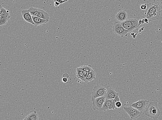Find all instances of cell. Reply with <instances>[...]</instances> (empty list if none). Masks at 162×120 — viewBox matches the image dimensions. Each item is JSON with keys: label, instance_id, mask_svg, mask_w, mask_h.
Listing matches in <instances>:
<instances>
[{"label": "cell", "instance_id": "d6986e66", "mask_svg": "<svg viewBox=\"0 0 162 120\" xmlns=\"http://www.w3.org/2000/svg\"><path fill=\"white\" fill-rule=\"evenodd\" d=\"M28 10L32 17H38L39 14L38 9L32 7L28 9Z\"/></svg>", "mask_w": 162, "mask_h": 120}, {"label": "cell", "instance_id": "4fadbf2b", "mask_svg": "<svg viewBox=\"0 0 162 120\" xmlns=\"http://www.w3.org/2000/svg\"><path fill=\"white\" fill-rule=\"evenodd\" d=\"M113 99H106L104 103L102 111H106L108 110H111L112 106Z\"/></svg>", "mask_w": 162, "mask_h": 120}, {"label": "cell", "instance_id": "603a6c76", "mask_svg": "<svg viewBox=\"0 0 162 120\" xmlns=\"http://www.w3.org/2000/svg\"><path fill=\"white\" fill-rule=\"evenodd\" d=\"M116 106L117 109L120 108L122 106V103L120 101L116 102Z\"/></svg>", "mask_w": 162, "mask_h": 120}, {"label": "cell", "instance_id": "44dd1931", "mask_svg": "<svg viewBox=\"0 0 162 120\" xmlns=\"http://www.w3.org/2000/svg\"><path fill=\"white\" fill-rule=\"evenodd\" d=\"M120 101L119 98V94L116 95L115 98L113 99L112 106L111 108V110L117 109L116 106V103L117 101Z\"/></svg>", "mask_w": 162, "mask_h": 120}, {"label": "cell", "instance_id": "9a60e30c", "mask_svg": "<svg viewBox=\"0 0 162 120\" xmlns=\"http://www.w3.org/2000/svg\"><path fill=\"white\" fill-rule=\"evenodd\" d=\"M0 15L2 16L3 17L6 18L10 19L11 18L9 15V10L5 9L1 5L0 7Z\"/></svg>", "mask_w": 162, "mask_h": 120}, {"label": "cell", "instance_id": "4316f807", "mask_svg": "<svg viewBox=\"0 0 162 120\" xmlns=\"http://www.w3.org/2000/svg\"><path fill=\"white\" fill-rule=\"evenodd\" d=\"M83 71L84 77H85V79H86V78L87 75H88L89 72H87V71H86L84 70H83Z\"/></svg>", "mask_w": 162, "mask_h": 120}, {"label": "cell", "instance_id": "ffe728a7", "mask_svg": "<svg viewBox=\"0 0 162 120\" xmlns=\"http://www.w3.org/2000/svg\"><path fill=\"white\" fill-rule=\"evenodd\" d=\"M78 68L79 69H81L83 70L87 71V72H91V71L93 70L92 68V66L91 65H84L81 66L80 67Z\"/></svg>", "mask_w": 162, "mask_h": 120}, {"label": "cell", "instance_id": "ac0fdd59", "mask_svg": "<svg viewBox=\"0 0 162 120\" xmlns=\"http://www.w3.org/2000/svg\"><path fill=\"white\" fill-rule=\"evenodd\" d=\"M76 74L78 79H80L83 82H85L86 79L84 77L83 71L82 70L77 68L76 70Z\"/></svg>", "mask_w": 162, "mask_h": 120}, {"label": "cell", "instance_id": "d4e9b609", "mask_svg": "<svg viewBox=\"0 0 162 120\" xmlns=\"http://www.w3.org/2000/svg\"><path fill=\"white\" fill-rule=\"evenodd\" d=\"M157 3L160 9H161V11H162V0H158Z\"/></svg>", "mask_w": 162, "mask_h": 120}, {"label": "cell", "instance_id": "6da1fadb", "mask_svg": "<svg viewBox=\"0 0 162 120\" xmlns=\"http://www.w3.org/2000/svg\"><path fill=\"white\" fill-rule=\"evenodd\" d=\"M147 7L145 10L144 17L151 20L159 19L161 10L157 3L151 2L147 4Z\"/></svg>", "mask_w": 162, "mask_h": 120}, {"label": "cell", "instance_id": "83f0119b", "mask_svg": "<svg viewBox=\"0 0 162 120\" xmlns=\"http://www.w3.org/2000/svg\"><path fill=\"white\" fill-rule=\"evenodd\" d=\"M60 4L61 3L57 1H56L54 3L55 6H56V7H58V6H59Z\"/></svg>", "mask_w": 162, "mask_h": 120}, {"label": "cell", "instance_id": "f1b7e54d", "mask_svg": "<svg viewBox=\"0 0 162 120\" xmlns=\"http://www.w3.org/2000/svg\"><path fill=\"white\" fill-rule=\"evenodd\" d=\"M68 1L69 0H58V1H59L61 4H62V3Z\"/></svg>", "mask_w": 162, "mask_h": 120}, {"label": "cell", "instance_id": "2e32d148", "mask_svg": "<svg viewBox=\"0 0 162 120\" xmlns=\"http://www.w3.org/2000/svg\"><path fill=\"white\" fill-rule=\"evenodd\" d=\"M95 77H96V74L95 70H93L91 72H89L85 82L87 83L92 82L94 79H95Z\"/></svg>", "mask_w": 162, "mask_h": 120}, {"label": "cell", "instance_id": "7a4b0ae2", "mask_svg": "<svg viewBox=\"0 0 162 120\" xmlns=\"http://www.w3.org/2000/svg\"><path fill=\"white\" fill-rule=\"evenodd\" d=\"M145 114L146 116L153 119H157L160 114L157 103L156 102H150L148 107L145 110Z\"/></svg>", "mask_w": 162, "mask_h": 120}, {"label": "cell", "instance_id": "9c48e42d", "mask_svg": "<svg viewBox=\"0 0 162 120\" xmlns=\"http://www.w3.org/2000/svg\"><path fill=\"white\" fill-rule=\"evenodd\" d=\"M128 14L126 10L121 9H119L116 15V20L119 22H122L127 20Z\"/></svg>", "mask_w": 162, "mask_h": 120}, {"label": "cell", "instance_id": "484cf974", "mask_svg": "<svg viewBox=\"0 0 162 120\" xmlns=\"http://www.w3.org/2000/svg\"><path fill=\"white\" fill-rule=\"evenodd\" d=\"M61 80H62V82L64 83H67L68 82V78H67L66 77H63L62 78V79H61Z\"/></svg>", "mask_w": 162, "mask_h": 120}, {"label": "cell", "instance_id": "52a82bcc", "mask_svg": "<svg viewBox=\"0 0 162 120\" xmlns=\"http://www.w3.org/2000/svg\"><path fill=\"white\" fill-rule=\"evenodd\" d=\"M105 100H106V97L105 96L98 97L94 99L92 101L93 109L102 111V108Z\"/></svg>", "mask_w": 162, "mask_h": 120}, {"label": "cell", "instance_id": "3957f363", "mask_svg": "<svg viewBox=\"0 0 162 120\" xmlns=\"http://www.w3.org/2000/svg\"><path fill=\"white\" fill-rule=\"evenodd\" d=\"M108 86L106 85H98L93 88L92 93L91 101L98 97L104 96L108 90Z\"/></svg>", "mask_w": 162, "mask_h": 120}, {"label": "cell", "instance_id": "cb8c5ba5", "mask_svg": "<svg viewBox=\"0 0 162 120\" xmlns=\"http://www.w3.org/2000/svg\"><path fill=\"white\" fill-rule=\"evenodd\" d=\"M147 4H142L140 6V9L142 10H146L147 9Z\"/></svg>", "mask_w": 162, "mask_h": 120}, {"label": "cell", "instance_id": "f546056e", "mask_svg": "<svg viewBox=\"0 0 162 120\" xmlns=\"http://www.w3.org/2000/svg\"><path fill=\"white\" fill-rule=\"evenodd\" d=\"M142 20H143V21L144 22L146 23L147 24L149 22H148V19H147V18H144V19H142Z\"/></svg>", "mask_w": 162, "mask_h": 120}, {"label": "cell", "instance_id": "e0dca14e", "mask_svg": "<svg viewBox=\"0 0 162 120\" xmlns=\"http://www.w3.org/2000/svg\"><path fill=\"white\" fill-rule=\"evenodd\" d=\"M38 115L36 111L30 113L26 116L23 120H37L39 119Z\"/></svg>", "mask_w": 162, "mask_h": 120}, {"label": "cell", "instance_id": "277c9868", "mask_svg": "<svg viewBox=\"0 0 162 120\" xmlns=\"http://www.w3.org/2000/svg\"><path fill=\"white\" fill-rule=\"evenodd\" d=\"M121 25L124 28L127 30L129 33L139 27V23L138 20L135 19H129L124 22H121Z\"/></svg>", "mask_w": 162, "mask_h": 120}, {"label": "cell", "instance_id": "30bf717a", "mask_svg": "<svg viewBox=\"0 0 162 120\" xmlns=\"http://www.w3.org/2000/svg\"><path fill=\"white\" fill-rule=\"evenodd\" d=\"M21 13L22 17L25 21L34 25L32 16L31 15L28 9L22 10Z\"/></svg>", "mask_w": 162, "mask_h": 120}, {"label": "cell", "instance_id": "5bb4252c", "mask_svg": "<svg viewBox=\"0 0 162 120\" xmlns=\"http://www.w3.org/2000/svg\"><path fill=\"white\" fill-rule=\"evenodd\" d=\"M38 10L39 14L38 17L40 18L46 19L47 20H49L50 15L48 13L44 11L43 10L40 9H38Z\"/></svg>", "mask_w": 162, "mask_h": 120}, {"label": "cell", "instance_id": "8fae6325", "mask_svg": "<svg viewBox=\"0 0 162 120\" xmlns=\"http://www.w3.org/2000/svg\"><path fill=\"white\" fill-rule=\"evenodd\" d=\"M119 94V93L116 92L114 89L109 86H108L107 91L104 96L106 99H114L116 95Z\"/></svg>", "mask_w": 162, "mask_h": 120}, {"label": "cell", "instance_id": "5b68a950", "mask_svg": "<svg viewBox=\"0 0 162 120\" xmlns=\"http://www.w3.org/2000/svg\"><path fill=\"white\" fill-rule=\"evenodd\" d=\"M112 31L118 36L124 37L127 36L129 32L125 29L121 22H116L113 24Z\"/></svg>", "mask_w": 162, "mask_h": 120}, {"label": "cell", "instance_id": "7c38bea8", "mask_svg": "<svg viewBox=\"0 0 162 120\" xmlns=\"http://www.w3.org/2000/svg\"><path fill=\"white\" fill-rule=\"evenodd\" d=\"M32 19L34 23V25L36 27L38 25H44L48 23L49 21L38 17H32Z\"/></svg>", "mask_w": 162, "mask_h": 120}, {"label": "cell", "instance_id": "8992f818", "mask_svg": "<svg viewBox=\"0 0 162 120\" xmlns=\"http://www.w3.org/2000/svg\"><path fill=\"white\" fill-rule=\"evenodd\" d=\"M124 111L128 115L131 119H137L140 117L142 114V112L132 106L124 107Z\"/></svg>", "mask_w": 162, "mask_h": 120}, {"label": "cell", "instance_id": "7402d4cb", "mask_svg": "<svg viewBox=\"0 0 162 120\" xmlns=\"http://www.w3.org/2000/svg\"><path fill=\"white\" fill-rule=\"evenodd\" d=\"M9 19L3 17L2 16L0 15V25L2 26L7 24Z\"/></svg>", "mask_w": 162, "mask_h": 120}, {"label": "cell", "instance_id": "ba28073f", "mask_svg": "<svg viewBox=\"0 0 162 120\" xmlns=\"http://www.w3.org/2000/svg\"><path fill=\"white\" fill-rule=\"evenodd\" d=\"M149 101L146 99H141L135 103H131V106L137 109L142 113L148 103Z\"/></svg>", "mask_w": 162, "mask_h": 120}, {"label": "cell", "instance_id": "4dcf8cb0", "mask_svg": "<svg viewBox=\"0 0 162 120\" xmlns=\"http://www.w3.org/2000/svg\"><path fill=\"white\" fill-rule=\"evenodd\" d=\"M134 33H132V34H132V36H134Z\"/></svg>", "mask_w": 162, "mask_h": 120}]
</instances>
